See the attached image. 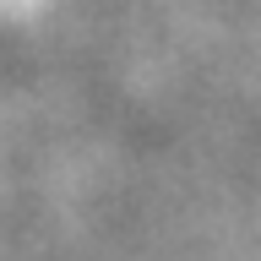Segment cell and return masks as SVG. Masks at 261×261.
<instances>
[]
</instances>
